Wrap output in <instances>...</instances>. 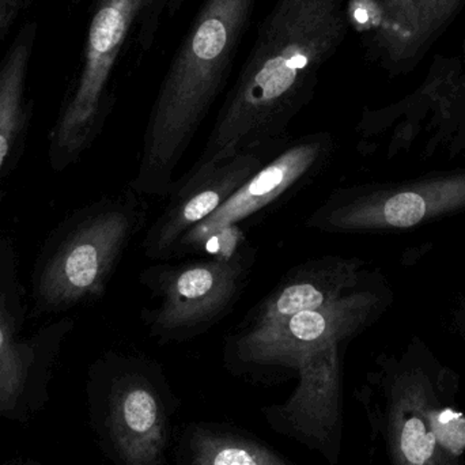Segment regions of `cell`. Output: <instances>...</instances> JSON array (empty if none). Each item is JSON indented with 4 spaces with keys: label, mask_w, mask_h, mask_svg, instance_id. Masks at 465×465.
<instances>
[{
    "label": "cell",
    "mask_w": 465,
    "mask_h": 465,
    "mask_svg": "<svg viewBox=\"0 0 465 465\" xmlns=\"http://www.w3.org/2000/svg\"><path fill=\"white\" fill-rule=\"evenodd\" d=\"M344 29L341 0H278L195 163L237 152L278 154Z\"/></svg>",
    "instance_id": "1"
},
{
    "label": "cell",
    "mask_w": 465,
    "mask_h": 465,
    "mask_svg": "<svg viewBox=\"0 0 465 465\" xmlns=\"http://www.w3.org/2000/svg\"><path fill=\"white\" fill-rule=\"evenodd\" d=\"M254 0H206L161 84L131 188L165 199L213 104L223 92Z\"/></svg>",
    "instance_id": "2"
},
{
    "label": "cell",
    "mask_w": 465,
    "mask_h": 465,
    "mask_svg": "<svg viewBox=\"0 0 465 465\" xmlns=\"http://www.w3.org/2000/svg\"><path fill=\"white\" fill-rule=\"evenodd\" d=\"M460 377L415 338L377 358L362 388L382 465H465Z\"/></svg>",
    "instance_id": "3"
},
{
    "label": "cell",
    "mask_w": 465,
    "mask_h": 465,
    "mask_svg": "<svg viewBox=\"0 0 465 465\" xmlns=\"http://www.w3.org/2000/svg\"><path fill=\"white\" fill-rule=\"evenodd\" d=\"M207 256L158 262L139 281L149 290L141 322L158 344L183 343L209 332L234 311L251 281L257 252L241 231L217 242Z\"/></svg>",
    "instance_id": "4"
},
{
    "label": "cell",
    "mask_w": 465,
    "mask_h": 465,
    "mask_svg": "<svg viewBox=\"0 0 465 465\" xmlns=\"http://www.w3.org/2000/svg\"><path fill=\"white\" fill-rule=\"evenodd\" d=\"M392 300L390 283L374 268L365 281L322 308L251 332L231 331L225 339V362L240 373H297L312 352L330 344H347L371 327Z\"/></svg>",
    "instance_id": "5"
},
{
    "label": "cell",
    "mask_w": 465,
    "mask_h": 465,
    "mask_svg": "<svg viewBox=\"0 0 465 465\" xmlns=\"http://www.w3.org/2000/svg\"><path fill=\"white\" fill-rule=\"evenodd\" d=\"M465 212V171L333 191L305 226L332 234L406 231Z\"/></svg>",
    "instance_id": "6"
},
{
    "label": "cell",
    "mask_w": 465,
    "mask_h": 465,
    "mask_svg": "<svg viewBox=\"0 0 465 465\" xmlns=\"http://www.w3.org/2000/svg\"><path fill=\"white\" fill-rule=\"evenodd\" d=\"M146 196L128 188L95 207L63 243L41 278L40 292L51 305H71L104 294L125 249L147 229Z\"/></svg>",
    "instance_id": "7"
},
{
    "label": "cell",
    "mask_w": 465,
    "mask_h": 465,
    "mask_svg": "<svg viewBox=\"0 0 465 465\" xmlns=\"http://www.w3.org/2000/svg\"><path fill=\"white\" fill-rule=\"evenodd\" d=\"M330 133H314L290 141L214 213L187 232L172 259L212 251L218 241L259 220L268 210L294 198L324 173L335 155ZM242 232V231H241Z\"/></svg>",
    "instance_id": "8"
},
{
    "label": "cell",
    "mask_w": 465,
    "mask_h": 465,
    "mask_svg": "<svg viewBox=\"0 0 465 465\" xmlns=\"http://www.w3.org/2000/svg\"><path fill=\"white\" fill-rule=\"evenodd\" d=\"M153 3L155 0H98L87 33L81 76L56 130L57 146L67 154L84 150L97 133L114 63L131 27Z\"/></svg>",
    "instance_id": "9"
},
{
    "label": "cell",
    "mask_w": 465,
    "mask_h": 465,
    "mask_svg": "<svg viewBox=\"0 0 465 465\" xmlns=\"http://www.w3.org/2000/svg\"><path fill=\"white\" fill-rule=\"evenodd\" d=\"M267 161L254 153L237 152L193 163L184 176L176 179L166 196L165 209L147 226L142 240L144 256L154 262L172 260L179 241L214 214Z\"/></svg>",
    "instance_id": "10"
},
{
    "label": "cell",
    "mask_w": 465,
    "mask_h": 465,
    "mask_svg": "<svg viewBox=\"0 0 465 465\" xmlns=\"http://www.w3.org/2000/svg\"><path fill=\"white\" fill-rule=\"evenodd\" d=\"M160 366L147 358L117 365L109 393L108 430L124 465H161L168 445V415Z\"/></svg>",
    "instance_id": "11"
},
{
    "label": "cell",
    "mask_w": 465,
    "mask_h": 465,
    "mask_svg": "<svg viewBox=\"0 0 465 465\" xmlns=\"http://www.w3.org/2000/svg\"><path fill=\"white\" fill-rule=\"evenodd\" d=\"M373 270L358 257L325 254L306 260L290 268L232 331L251 332L322 308L354 289Z\"/></svg>",
    "instance_id": "12"
},
{
    "label": "cell",
    "mask_w": 465,
    "mask_h": 465,
    "mask_svg": "<svg viewBox=\"0 0 465 465\" xmlns=\"http://www.w3.org/2000/svg\"><path fill=\"white\" fill-rule=\"evenodd\" d=\"M347 344L335 343L312 352L298 366L300 384L281 407V417L298 436L330 444L341 418V354Z\"/></svg>",
    "instance_id": "13"
},
{
    "label": "cell",
    "mask_w": 465,
    "mask_h": 465,
    "mask_svg": "<svg viewBox=\"0 0 465 465\" xmlns=\"http://www.w3.org/2000/svg\"><path fill=\"white\" fill-rule=\"evenodd\" d=\"M460 0H382L377 40L391 56L417 54L458 7Z\"/></svg>",
    "instance_id": "14"
},
{
    "label": "cell",
    "mask_w": 465,
    "mask_h": 465,
    "mask_svg": "<svg viewBox=\"0 0 465 465\" xmlns=\"http://www.w3.org/2000/svg\"><path fill=\"white\" fill-rule=\"evenodd\" d=\"M183 465H290L259 442L198 428L185 440Z\"/></svg>",
    "instance_id": "15"
},
{
    "label": "cell",
    "mask_w": 465,
    "mask_h": 465,
    "mask_svg": "<svg viewBox=\"0 0 465 465\" xmlns=\"http://www.w3.org/2000/svg\"><path fill=\"white\" fill-rule=\"evenodd\" d=\"M30 40L16 41L0 65V171L21 128Z\"/></svg>",
    "instance_id": "16"
},
{
    "label": "cell",
    "mask_w": 465,
    "mask_h": 465,
    "mask_svg": "<svg viewBox=\"0 0 465 465\" xmlns=\"http://www.w3.org/2000/svg\"><path fill=\"white\" fill-rule=\"evenodd\" d=\"M27 357L14 338L13 325L0 300V411H10L24 390Z\"/></svg>",
    "instance_id": "17"
},
{
    "label": "cell",
    "mask_w": 465,
    "mask_h": 465,
    "mask_svg": "<svg viewBox=\"0 0 465 465\" xmlns=\"http://www.w3.org/2000/svg\"><path fill=\"white\" fill-rule=\"evenodd\" d=\"M459 330H460L461 336H463L465 343V305L460 309V313L458 316Z\"/></svg>",
    "instance_id": "18"
},
{
    "label": "cell",
    "mask_w": 465,
    "mask_h": 465,
    "mask_svg": "<svg viewBox=\"0 0 465 465\" xmlns=\"http://www.w3.org/2000/svg\"><path fill=\"white\" fill-rule=\"evenodd\" d=\"M3 21V5H0V24H2Z\"/></svg>",
    "instance_id": "19"
}]
</instances>
